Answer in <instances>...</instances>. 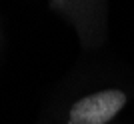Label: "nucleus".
<instances>
[{"mask_svg": "<svg viewBox=\"0 0 134 124\" xmlns=\"http://www.w3.org/2000/svg\"><path fill=\"white\" fill-rule=\"evenodd\" d=\"M126 104V94L122 90L110 88L76 100L70 108V124H106L116 116Z\"/></svg>", "mask_w": 134, "mask_h": 124, "instance_id": "f257e3e1", "label": "nucleus"}]
</instances>
